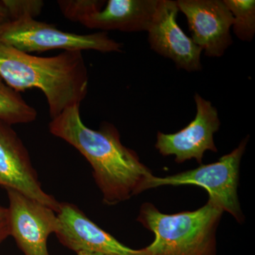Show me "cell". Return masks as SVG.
<instances>
[{
    "mask_svg": "<svg viewBox=\"0 0 255 255\" xmlns=\"http://www.w3.org/2000/svg\"><path fill=\"white\" fill-rule=\"evenodd\" d=\"M248 138L242 140L231 153L223 155L217 162L201 164L197 168L167 176H153L147 189L162 186L194 185L204 188L209 194V200L223 211L232 215L238 222L243 223L244 215L238 196L240 166L246 151Z\"/></svg>",
    "mask_w": 255,
    "mask_h": 255,
    "instance_id": "4",
    "label": "cell"
},
{
    "mask_svg": "<svg viewBox=\"0 0 255 255\" xmlns=\"http://www.w3.org/2000/svg\"><path fill=\"white\" fill-rule=\"evenodd\" d=\"M195 118L182 130L174 133L158 132L155 147L163 156L174 155L177 163L194 159L202 164L206 151L217 152L214 134L219 130V112L211 102L200 95H194Z\"/></svg>",
    "mask_w": 255,
    "mask_h": 255,
    "instance_id": "7",
    "label": "cell"
},
{
    "mask_svg": "<svg viewBox=\"0 0 255 255\" xmlns=\"http://www.w3.org/2000/svg\"><path fill=\"white\" fill-rule=\"evenodd\" d=\"M0 41L28 53L53 50L111 53L123 49V45L111 38L107 32L78 34L61 31L55 25L32 18L11 21L0 36Z\"/></svg>",
    "mask_w": 255,
    "mask_h": 255,
    "instance_id": "5",
    "label": "cell"
},
{
    "mask_svg": "<svg viewBox=\"0 0 255 255\" xmlns=\"http://www.w3.org/2000/svg\"><path fill=\"white\" fill-rule=\"evenodd\" d=\"M11 21L21 18H36L41 14L44 2L41 0H4Z\"/></svg>",
    "mask_w": 255,
    "mask_h": 255,
    "instance_id": "16",
    "label": "cell"
},
{
    "mask_svg": "<svg viewBox=\"0 0 255 255\" xmlns=\"http://www.w3.org/2000/svg\"><path fill=\"white\" fill-rule=\"evenodd\" d=\"M0 187L18 191L59 211L60 202L42 188L29 152L12 126L0 122Z\"/></svg>",
    "mask_w": 255,
    "mask_h": 255,
    "instance_id": "6",
    "label": "cell"
},
{
    "mask_svg": "<svg viewBox=\"0 0 255 255\" xmlns=\"http://www.w3.org/2000/svg\"><path fill=\"white\" fill-rule=\"evenodd\" d=\"M178 11L176 1L159 0L147 31L149 44L156 53L172 60L178 68L187 72L200 71L202 50L178 24Z\"/></svg>",
    "mask_w": 255,
    "mask_h": 255,
    "instance_id": "11",
    "label": "cell"
},
{
    "mask_svg": "<svg viewBox=\"0 0 255 255\" xmlns=\"http://www.w3.org/2000/svg\"><path fill=\"white\" fill-rule=\"evenodd\" d=\"M159 0H109L105 8L85 18L81 23L103 32L148 31Z\"/></svg>",
    "mask_w": 255,
    "mask_h": 255,
    "instance_id": "12",
    "label": "cell"
},
{
    "mask_svg": "<svg viewBox=\"0 0 255 255\" xmlns=\"http://www.w3.org/2000/svg\"><path fill=\"white\" fill-rule=\"evenodd\" d=\"M233 15V32L243 41H252L255 34V0H223Z\"/></svg>",
    "mask_w": 255,
    "mask_h": 255,
    "instance_id": "14",
    "label": "cell"
},
{
    "mask_svg": "<svg viewBox=\"0 0 255 255\" xmlns=\"http://www.w3.org/2000/svg\"><path fill=\"white\" fill-rule=\"evenodd\" d=\"M78 255H105L99 254V253H89V252H78L77 253Z\"/></svg>",
    "mask_w": 255,
    "mask_h": 255,
    "instance_id": "19",
    "label": "cell"
},
{
    "mask_svg": "<svg viewBox=\"0 0 255 255\" xmlns=\"http://www.w3.org/2000/svg\"><path fill=\"white\" fill-rule=\"evenodd\" d=\"M11 22V16L4 0H0V36Z\"/></svg>",
    "mask_w": 255,
    "mask_h": 255,
    "instance_id": "18",
    "label": "cell"
},
{
    "mask_svg": "<svg viewBox=\"0 0 255 255\" xmlns=\"http://www.w3.org/2000/svg\"><path fill=\"white\" fill-rule=\"evenodd\" d=\"M37 111L28 105L20 92L5 83L0 77V122L13 126L30 124L37 119Z\"/></svg>",
    "mask_w": 255,
    "mask_h": 255,
    "instance_id": "13",
    "label": "cell"
},
{
    "mask_svg": "<svg viewBox=\"0 0 255 255\" xmlns=\"http://www.w3.org/2000/svg\"><path fill=\"white\" fill-rule=\"evenodd\" d=\"M103 0H59L58 4L65 18L74 22H80L104 7Z\"/></svg>",
    "mask_w": 255,
    "mask_h": 255,
    "instance_id": "15",
    "label": "cell"
},
{
    "mask_svg": "<svg viewBox=\"0 0 255 255\" xmlns=\"http://www.w3.org/2000/svg\"><path fill=\"white\" fill-rule=\"evenodd\" d=\"M6 191L10 236L24 255H50L48 239L58 228L56 213L18 191Z\"/></svg>",
    "mask_w": 255,
    "mask_h": 255,
    "instance_id": "8",
    "label": "cell"
},
{
    "mask_svg": "<svg viewBox=\"0 0 255 255\" xmlns=\"http://www.w3.org/2000/svg\"><path fill=\"white\" fill-rule=\"evenodd\" d=\"M0 77L18 92L41 90L51 119L69 107L80 106L88 93V70L81 51L41 57L0 41Z\"/></svg>",
    "mask_w": 255,
    "mask_h": 255,
    "instance_id": "2",
    "label": "cell"
},
{
    "mask_svg": "<svg viewBox=\"0 0 255 255\" xmlns=\"http://www.w3.org/2000/svg\"><path fill=\"white\" fill-rule=\"evenodd\" d=\"M223 211L212 201L200 209L164 214L153 204L140 207L139 221L155 235L144 255H216V233Z\"/></svg>",
    "mask_w": 255,
    "mask_h": 255,
    "instance_id": "3",
    "label": "cell"
},
{
    "mask_svg": "<svg viewBox=\"0 0 255 255\" xmlns=\"http://www.w3.org/2000/svg\"><path fill=\"white\" fill-rule=\"evenodd\" d=\"M187 18L191 39L206 56L219 58L233 43V15L221 0H177Z\"/></svg>",
    "mask_w": 255,
    "mask_h": 255,
    "instance_id": "9",
    "label": "cell"
},
{
    "mask_svg": "<svg viewBox=\"0 0 255 255\" xmlns=\"http://www.w3.org/2000/svg\"><path fill=\"white\" fill-rule=\"evenodd\" d=\"M80 108L75 105L64 110L48 127L52 135L73 146L88 161L104 204L117 205L147 190L154 175L133 150L122 144L117 128L103 122L99 130L90 128L82 122Z\"/></svg>",
    "mask_w": 255,
    "mask_h": 255,
    "instance_id": "1",
    "label": "cell"
},
{
    "mask_svg": "<svg viewBox=\"0 0 255 255\" xmlns=\"http://www.w3.org/2000/svg\"><path fill=\"white\" fill-rule=\"evenodd\" d=\"M10 236L9 211L0 206V245Z\"/></svg>",
    "mask_w": 255,
    "mask_h": 255,
    "instance_id": "17",
    "label": "cell"
},
{
    "mask_svg": "<svg viewBox=\"0 0 255 255\" xmlns=\"http://www.w3.org/2000/svg\"><path fill=\"white\" fill-rule=\"evenodd\" d=\"M58 228L55 235L60 243L74 252L105 255H144L142 249L133 250L92 221L71 203L60 202Z\"/></svg>",
    "mask_w": 255,
    "mask_h": 255,
    "instance_id": "10",
    "label": "cell"
}]
</instances>
